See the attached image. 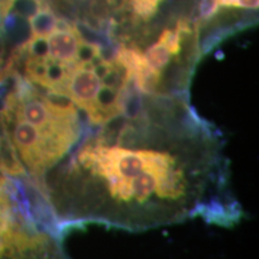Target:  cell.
I'll list each match as a JSON object with an SVG mask.
<instances>
[{"mask_svg": "<svg viewBox=\"0 0 259 259\" xmlns=\"http://www.w3.org/2000/svg\"><path fill=\"white\" fill-rule=\"evenodd\" d=\"M35 186L60 227L138 232L198 216L228 225L240 216L216 130L185 103L137 90L120 114L84 126L78 143Z\"/></svg>", "mask_w": 259, "mask_h": 259, "instance_id": "1", "label": "cell"}, {"mask_svg": "<svg viewBox=\"0 0 259 259\" xmlns=\"http://www.w3.org/2000/svg\"><path fill=\"white\" fill-rule=\"evenodd\" d=\"M102 85V79L97 74L94 64L78 63L71 69L63 96L85 113L87 121H90L95 115L97 96Z\"/></svg>", "mask_w": 259, "mask_h": 259, "instance_id": "2", "label": "cell"}, {"mask_svg": "<svg viewBox=\"0 0 259 259\" xmlns=\"http://www.w3.org/2000/svg\"><path fill=\"white\" fill-rule=\"evenodd\" d=\"M80 35L77 29L69 27L65 22L58 19L57 28L47 36V57L66 65L78 64L77 56L80 45Z\"/></svg>", "mask_w": 259, "mask_h": 259, "instance_id": "3", "label": "cell"}, {"mask_svg": "<svg viewBox=\"0 0 259 259\" xmlns=\"http://www.w3.org/2000/svg\"><path fill=\"white\" fill-rule=\"evenodd\" d=\"M0 171L5 177L25 178V171L23 164L18 160L11 141H10L8 132L4 125L0 121Z\"/></svg>", "mask_w": 259, "mask_h": 259, "instance_id": "4", "label": "cell"}, {"mask_svg": "<svg viewBox=\"0 0 259 259\" xmlns=\"http://www.w3.org/2000/svg\"><path fill=\"white\" fill-rule=\"evenodd\" d=\"M58 18L54 12L42 3L31 17H29L31 37H47L56 30Z\"/></svg>", "mask_w": 259, "mask_h": 259, "instance_id": "5", "label": "cell"}, {"mask_svg": "<svg viewBox=\"0 0 259 259\" xmlns=\"http://www.w3.org/2000/svg\"><path fill=\"white\" fill-rule=\"evenodd\" d=\"M162 0H130L134 12L142 19H149L156 14Z\"/></svg>", "mask_w": 259, "mask_h": 259, "instance_id": "6", "label": "cell"}, {"mask_svg": "<svg viewBox=\"0 0 259 259\" xmlns=\"http://www.w3.org/2000/svg\"><path fill=\"white\" fill-rule=\"evenodd\" d=\"M218 6L226 8H239L257 10L259 8V0H215Z\"/></svg>", "mask_w": 259, "mask_h": 259, "instance_id": "7", "label": "cell"}]
</instances>
